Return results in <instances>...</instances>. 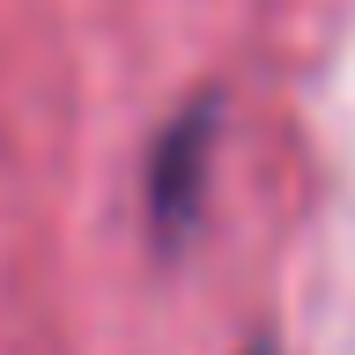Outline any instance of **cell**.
I'll list each match as a JSON object with an SVG mask.
<instances>
[{
    "label": "cell",
    "instance_id": "cell-1",
    "mask_svg": "<svg viewBox=\"0 0 355 355\" xmlns=\"http://www.w3.org/2000/svg\"><path fill=\"white\" fill-rule=\"evenodd\" d=\"M207 148H215V111L193 104L163 133V148H155V178H148V207H155V230H185L200 200V178H207Z\"/></svg>",
    "mask_w": 355,
    "mask_h": 355
}]
</instances>
